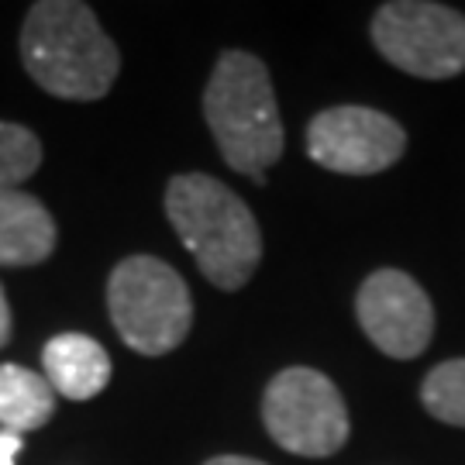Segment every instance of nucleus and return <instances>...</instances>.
I'll return each mask as SVG.
<instances>
[{
    "mask_svg": "<svg viewBox=\"0 0 465 465\" xmlns=\"http://www.w3.org/2000/svg\"><path fill=\"white\" fill-rule=\"evenodd\" d=\"M21 59L35 84L63 100L107 97L121 69V52L94 7L76 0L35 4L21 28Z\"/></svg>",
    "mask_w": 465,
    "mask_h": 465,
    "instance_id": "f257e3e1",
    "label": "nucleus"
},
{
    "mask_svg": "<svg viewBox=\"0 0 465 465\" xmlns=\"http://www.w3.org/2000/svg\"><path fill=\"white\" fill-rule=\"evenodd\" d=\"M166 217L200 272L217 290H242L262 259V234L249 203L207 176L183 173L166 186Z\"/></svg>",
    "mask_w": 465,
    "mask_h": 465,
    "instance_id": "f03ea898",
    "label": "nucleus"
},
{
    "mask_svg": "<svg viewBox=\"0 0 465 465\" xmlns=\"http://www.w3.org/2000/svg\"><path fill=\"white\" fill-rule=\"evenodd\" d=\"M203 117L211 124L221 159L266 183V173L282 155V117L272 94V80L262 59L252 52H221L203 90Z\"/></svg>",
    "mask_w": 465,
    "mask_h": 465,
    "instance_id": "7ed1b4c3",
    "label": "nucleus"
},
{
    "mask_svg": "<svg viewBox=\"0 0 465 465\" xmlns=\"http://www.w3.org/2000/svg\"><path fill=\"white\" fill-rule=\"evenodd\" d=\"M107 311L121 341L138 355L180 349L193 324V300L183 276L152 255L117 262L107 280Z\"/></svg>",
    "mask_w": 465,
    "mask_h": 465,
    "instance_id": "20e7f679",
    "label": "nucleus"
},
{
    "mask_svg": "<svg viewBox=\"0 0 465 465\" xmlns=\"http://www.w3.org/2000/svg\"><path fill=\"white\" fill-rule=\"evenodd\" d=\"M269 438L290 455L328 459L349 441V411L324 372L293 366L276 372L262 397Z\"/></svg>",
    "mask_w": 465,
    "mask_h": 465,
    "instance_id": "39448f33",
    "label": "nucleus"
},
{
    "mask_svg": "<svg viewBox=\"0 0 465 465\" xmlns=\"http://www.w3.org/2000/svg\"><path fill=\"white\" fill-rule=\"evenodd\" d=\"M372 42L386 63L420 80H451L465 69V15L445 4H382L372 15Z\"/></svg>",
    "mask_w": 465,
    "mask_h": 465,
    "instance_id": "423d86ee",
    "label": "nucleus"
},
{
    "mask_svg": "<svg viewBox=\"0 0 465 465\" xmlns=\"http://www.w3.org/2000/svg\"><path fill=\"white\" fill-rule=\"evenodd\" d=\"M407 149V134L390 114L376 107H328L307 124V155L317 166L341 176L382 173Z\"/></svg>",
    "mask_w": 465,
    "mask_h": 465,
    "instance_id": "0eeeda50",
    "label": "nucleus"
},
{
    "mask_svg": "<svg viewBox=\"0 0 465 465\" xmlns=\"http://www.w3.org/2000/svg\"><path fill=\"white\" fill-rule=\"evenodd\" d=\"M369 341L390 359H417L434 334V307L420 282L400 269H376L355 297Z\"/></svg>",
    "mask_w": 465,
    "mask_h": 465,
    "instance_id": "6e6552de",
    "label": "nucleus"
},
{
    "mask_svg": "<svg viewBox=\"0 0 465 465\" xmlns=\"http://www.w3.org/2000/svg\"><path fill=\"white\" fill-rule=\"evenodd\" d=\"M45 380L66 400H94L111 382V355L90 334H55L42 351Z\"/></svg>",
    "mask_w": 465,
    "mask_h": 465,
    "instance_id": "1a4fd4ad",
    "label": "nucleus"
},
{
    "mask_svg": "<svg viewBox=\"0 0 465 465\" xmlns=\"http://www.w3.org/2000/svg\"><path fill=\"white\" fill-rule=\"evenodd\" d=\"M55 249V221L32 193H0V266H38Z\"/></svg>",
    "mask_w": 465,
    "mask_h": 465,
    "instance_id": "9d476101",
    "label": "nucleus"
},
{
    "mask_svg": "<svg viewBox=\"0 0 465 465\" xmlns=\"http://www.w3.org/2000/svg\"><path fill=\"white\" fill-rule=\"evenodd\" d=\"M55 414V390L45 372H32L15 362L0 366V428L11 434L38 431Z\"/></svg>",
    "mask_w": 465,
    "mask_h": 465,
    "instance_id": "9b49d317",
    "label": "nucleus"
},
{
    "mask_svg": "<svg viewBox=\"0 0 465 465\" xmlns=\"http://www.w3.org/2000/svg\"><path fill=\"white\" fill-rule=\"evenodd\" d=\"M420 400L428 407V414L465 428V359L441 362L428 372V380L420 386Z\"/></svg>",
    "mask_w": 465,
    "mask_h": 465,
    "instance_id": "f8f14e48",
    "label": "nucleus"
},
{
    "mask_svg": "<svg viewBox=\"0 0 465 465\" xmlns=\"http://www.w3.org/2000/svg\"><path fill=\"white\" fill-rule=\"evenodd\" d=\"M42 166V142L25 124L0 121V193H11L32 180Z\"/></svg>",
    "mask_w": 465,
    "mask_h": 465,
    "instance_id": "ddd939ff",
    "label": "nucleus"
},
{
    "mask_svg": "<svg viewBox=\"0 0 465 465\" xmlns=\"http://www.w3.org/2000/svg\"><path fill=\"white\" fill-rule=\"evenodd\" d=\"M21 455V434L0 431V465H15Z\"/></svg>",
    "mask_w": 465,
    "mask_h": 465,
    "instance_id": "4468645a",
    "label": "nucleus"
},
{
    "mask_svg": "<svg viewBox=\"0 0 465 465\" xmlns=\"http://www.w3.org/2000/svg\"><path fill=\"white\" fill-rule=\"evenodd\" d=\"M11 341V307H7V293L0 286V349Z\"/></svg>",
    "mask_w": 465,
    "mask_h": 465,
    "instance_id": "2eb2a0df",
    "label": "nucleus"
},
{
    "mask_svg": "<svg viewBox=\"0 0 465 465\" xmlns=\"http://www.w3.org/2000/svg\"><path fill=\"white\" fill-rule=\"evenodd\" d=\"M203 465H266V462L245 459V455H217V459H211V462H203Z\"/></svg>",
    "mask_w": 465,
    "mask_h": 465,
    "instance_id": "dca6fc26",
    "label": "nucleus"
}]
</instances>
